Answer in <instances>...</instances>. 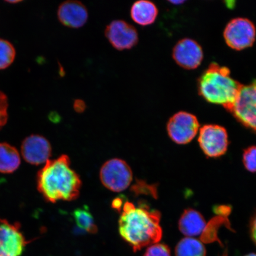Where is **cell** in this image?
<instances>
[{
    "label": "cell",
    "mask_w": 256,
    "mask_h": 256,
    "mask_svg": "<svg viewBox=\"0 0 256 256\" xmlns=\"http://www.w3.org/2000/svg\"><path fill=\"white\" fill-rule=\"evenodd\" d=\"M20 164V156L17 150L8 143H0V172L11 174Z\"/></svg>",
    "instance_id": "cell-16"
},
{
    "label": "cell",
    "mask_w": 256,
    "mask_h": 256,
    "mask_svg": "<svg viewBox=\"0 0 256 256\" xmlns=\"http://www.w3.org/2000/svg\"><path fill=\"white\" fill-rule=\"evenodd\" d=\"M22 153L26 162L33 165H40L50 160L52 148L46 138L32 135L22 143Z\"/></svg>",
    "instance_id": "cell-12"
},
{
    "label": "cell",
    "mask_w": 256,
    "mask_h": 256,
    "mask_svg": "<svg viewBox=\"0 0 256 256\" xmlns=\"http://www.w3.org/2000/svg\"><path fill=\"white\" fill-rule=\"evenodd\" d=\"M27 243L18 224L0 218V256H20Z\"/></svg>",
    "instance_id": "cell-10"
},
{
    "label": "cell",
    "mask_w": 256,
    "mask_h": 256,
    "mask_svg": "<svg viewBox=\"0 0 256 256\" xmlns=\"http://www.w3.org/2000/svg\"><path fill=\"white\" fill-rule=\"evenodd\" d=\"M172 58L182 68L194 70L202 62L203 50L196 41L184 38L176 44L172 50Z\"/></svg>",
    "instance_id": "cell-11"
},
{
    "label": "cell",
    "mask_w": 256,
    "mask_h": 256,
    "mask_svg": "<svg viewBox=\"0 0 256 256\" xmlns=\"http://www.w3.org/2000/svg\"><path fill=\"white\" fill-rule=\"evenodd\" d=\"M144 256H171L170 250L167 245L156 243L147 248Z\"/></svg>",
    "instance_id": "cell-22"
},
{
    "label": "cell",
    "mask_w": 256,
    "mask_h": 256,
    "mask_svg": "<svg viewBox=\"0 0 256 256\" xmlns=\"http://www.w3.org/2000/svg\"><path fill=\"white\" fill-rule=\"evenodd\" d=\"M57 16L60 23L64 26L78 28L87 23L88 12L87 8L82 2L69 0L60 5Z\"/></svg>",
    "instance_id": "cell-13"
},
{
    "label": "cell",
    "mask_w": 256,
    "mask_h": 256,
    "mask_svg": "<svg viewBox=\"0 0 256 256\" xmlns=\"http://www.w3.org/2000/svg\"><path fill=\"white\" fill-rule=\"evenodd\" d=\"M133 174L130 166L124 160L113 158L102 166L100 178L108 190L114 192L124 191L130 186Z\"/></svg>",
    "instance_id": "cell-5"
},
{
    "label": "cell",
    "mask_w": 256,
    "mask_h": 256,
    "mask_svg": "<svg viewBox=\"0 0 256 256\" xmlns=\"http://www.w3.org/2000/svg\"><path fill=\"white\" fill-rule=\"evenodd\" d=\"M124 198L123 197H118L115 198L113 201H112V206L114 208V210H116L118 212H120L122 210V208L124 206Z\"/></svg>",
    "instance_id": "cell-25"
},
{
    "label": "cell",
    "mask_w": 256,
    "mask_h": 256,
    "mask_svg": "<svg viewBox=\"0 0 256 256\" xmlns=\"http://www.w3.org/2000/svg\"><path fill=\"white\" fill-rule=\"evenodd\" d=\"M72 216L76 226L80 229L90 234H95L98 232V228L94 218L87 206L75 210L73 211Z\"/></svg>",
    "instance_id": "cell-18"
},
{
    "label": "cell",
    "mask_w": 256,
    "mask_h": 256,
    "mask_svg": "<svg viewBox=\"0 0 256 256\" xmlns=\"http://www.w3.org/2000/svg\"><path fill=\"white\" fill-rule=\"evenodd\" d=\"M86 108H87V106H86L85 102L82 100V99H76L74 101L73 108L76 113H83L86 110Z\"/></svg>",
    "instance_id": "cell-24"
},
{
    "label": "cell",
    "mask_w": 256,
    "mask_h": 256,
    "mask_svg": "<svg viewBox=\"0 0 256 256\" xmlns=\"http://www.w3.org/2000/svg\"><path fill=\"white\" fill-rule=\"evenodd\" d=\"M22 1H18V0H14V1H12V0H9V1H6V2L8 3H11V4H17V3L20 2Z\"/></svg>",
    "instance_id": "cell-27"
},
{
    "label": "cell",
    "mask_w": 256,
    "mask_h": 256,
    "mask_svg": "<svg viewBox=\"0 0 256 256\" xmlns=\"http://www.w3.org/2000/svg\"><path fill=\"white\" fill-rule=\"evenodd\" d=\"M198 142L206 156L211 158H220L225 154L228 150V134L222 126L206 124L200 128Z\"/></svg>",
    "instance_id": "cell-7"
},
{
    "label": "cell",
    "mask_w": 256,
    "mask_h": 256,
    "mask_svg": "<svg viewBox=\"0 0 256 256\" xmlns=\"http://www.w3.org/2000/svg\"><path fill=\"white\" fill-rule=\"evenodd\" d=\"M206 254L203 243L192 238L182 239L175 248L176 256H206Z\"/></svg>",
    "instance_id": "cell-17"
},
{
    "label": "cell",
    "mask_w": 256,
    "mask_h": 256,
    "mask_svg": "<svg viewBox=\"0 0 256 256\" xmlns=\"http://www.w3.org/2000/svg\"><path fill=\"white\" fill-rule=\"evenodd\" d=\"M245 256H256V254H250L246 255Z\"/></svg>",
    "instance_id": "cell-28"
},
{
    "label": "cell",
    "mask_w": 256,
    "mask_h": 256,
    "mask_svg": "<svg viewBox=\"0 0 256 256\" xmlns=\"http://www.w3.org/2000/svg\"><path fill=\"white\" fill-rule=\"evenodd\" d=\"M256 36L255 26L248 18L232 19L226 24L224 32V39L232 49L241 50L250 47Z\"/></svg>",
    "instance_id": "cell-6"
},
{
    "label": "cell",
    "mask_w": 256,
    "mask_h": 256,
    "mask_svg": "<svg viewBox=\"0 0 256 256\" xmlns=\"http://www.w3.org/2000/svg\"><path fill=\"white\" fill-rule=\"evenodd\" d=\"M38 188L51 203L78 199L82 188L80 176L71 167L69 156L48 160L38 174Z\"/></svg>",
    "instance_id": "cell-2"
},
{
    "label": "cell",
    "mask_w": 256,
    "mask_h": 256,
    "mask_svg": "<svg viewBox=\"0 0 256 256\" xmlns=\"http://www.w3.org/2000/svg\"><path fill=\"white\" fill-rule=\"evenodd\" d=\"M158 14V10L156 5L148 0H140L134 2L130 10L131 18L142 26L154 23Z\"/></svg>",
    "instance_id": "cell-15"
},
{
    "label": "cell",
    "mask_w": 256,
    "mask_h": 256,
    "mask_svg": "<svg viewBox=\"0 0 256 256\" xmlns=\"http://www.w3.org/2000/svg\"><path fill=\"white\" fill-rule=\"evenodd\" d=\"M242 85L232 78L230 70L214 62L200 76V94L210 104H220L229 110L238 97Z\"/></svg>",
    "instance_id": "cell-3"
},
{
    "label": "cell",
    "mask_w": 256,
    "mask_h": 256,
    "mask_svg": "<svg viewBox=\"0 0 256 256\" xmlns=\"http://www.w3.org/2000/svg\"><path fill=\"white\" fill-rule=\"evenodd\" d=\"M250 234L252 241L256 245V214L252 218L250 225Z\"/></svg>",
    "instance_id": "cell-26"
},
{
    "label": "cell",
    "mask_w": 256,
    "mask_h": 256,
    "mask_svg": "<svg viewBox=\"0 0 256 256\" xmlns=\"http://www.w3.org/2000/svg\"><path fill=\"white\" fill-rule=\"evenodd\" d=\"M8 99L7 96L0 92V128L7 122L8 120Z\"/></svg>",
    "instance_id": "cell-23"
},
{
    "label": "cell",
    "mask_w": 256,
    "mask_h": 256,
    "mask_svg": "<svg viewBox=\"0 0 256 256\" xmlns=\"http://www.w3.org/2000/svg\"><path fill=\"white\" fill-rule=\"evenodd\" d=\"M243 126L256 132V80L242 86L228 110Z\"/></svg>",
    "instance_id": "cell-4"
},
{
    "label": "cell",
    "mask_w": 256,
    "mask_h": 256,
    "mask_svg": "<svg viewBox=\"0 0 256 256\" xmlns=\"http://www.w3.org/2000/svg\"><path fill=\"white\" fill-rule=\"evenodd\" d=\"M178 228L187 238L202 234L206 226V220L198 210L188 208L185 210L178 220Z\"/></svg>",
    "instance_id": "cell-14"
},
{
    "label": "cell",
    "mask_w": 256,
    "mask_h": 256,
    "mask_svg": "<svg viewBox=\"0 0 256 256\" xmlns=\"http://www.w3.org/2000/svg\"><path fill=\"white\" fill-rule=\"evenodd\" d=\"M104 34L108 42L118 50L132 49L139 42L136 28L123 20L110 22L105 28Z\"/></svg>",
    "instance_id": "cell-9"
},
{
    "label": "cell",
    "mask_w": 256,
    "mask_h": 256,
    "mask_svg": "<svg viewBox=\"0 0 256 256\" xmlns=\"http://www.w3.org/2000/svg\"><path fill=\"white\" fill-rule=\"evenodd\" d=\"M131 191L136 195H150L154 198L158 197V188L156 185L148 184L142 180H137L131 188Z\"/></svg>",
    "instance_id": "cell-20"
},
{
    "label": "cell",
    "mask_w": 256,
    "mask_h": 256,
    "mask_svg": "<svg viewBox=\"0 0 256 256\" xmlns=\"http://www.w3.org/2000/svg\"><path fill=\"white\" fill-rule=\"evenodd\" d=\"M242 162L247 170L256 172V146H249L244 150Z\"/></svg>",
    "instance_id": "cell-21"
},
{
    "label": "cell",
    "mask_w": 256,
    "mask_h": 256,
    "mask_svg": "<svg viewBox=\"0 0 256 256\" xmlns=\"http://www.w3.org/2000/svg\"><path fill=\"white\" fill-rule=\"evenodd\" d=\"M15 48L8 40L0 39V70L8 68L14 62Z\"/></svg>",
    "instance_id": "cell-19"
},
{
    "label": "cell",
    "mask_w": 256,
    "mask_h": 256,
    "mask_svg": "<svg viewBox=\"0 0 256 256\" xmlns=\"http://www.w3.org/2000/svg\"><path fill=\"white\" fill-rule=\"evenodd\" d=\"M122 210L120 234L134 252L156 244L161 240L162 232L160 225L161 214L159 211L151 209L144 203L136 207L129 201L124 202Z\"/></svg>",
    "instance_id": "cell-1"
},
{
    "label": "cell",
    "mask_w": 256,
    "mask_h": 256,
    "mask_svg": "<svg viewBox=\"0 0 256 256\" xmlns=\"http://www.w3.org/2000/svg\"><path fill=\"white\" fill-rule=\"evenodd\" d=\"M200 126L194 115L186 112H179L168 121L167 130L172 142L184 145L191 142L196 136Z\"/></svg>",
    "instance_id": "cell-8"
}]
</instances>
